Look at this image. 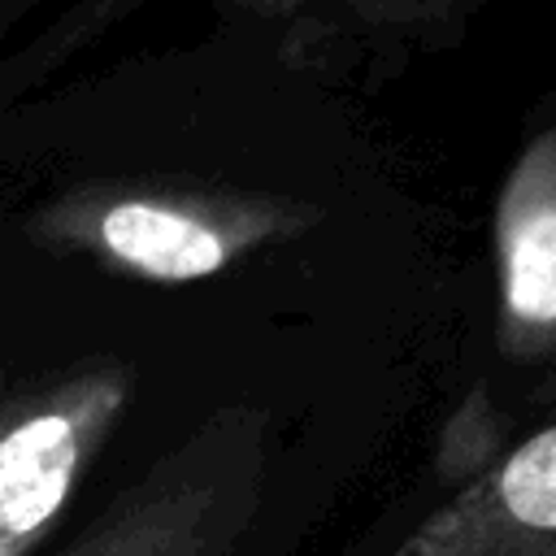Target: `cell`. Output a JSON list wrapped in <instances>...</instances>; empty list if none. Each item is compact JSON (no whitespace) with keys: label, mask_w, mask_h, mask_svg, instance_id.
<instances>
[{"label":"cell","mask_w":556,"mask_h":556,"mask_svg":"<svg viewBox=\"0 0 556 556\" xmlns=\"http://www.w3.org/2000/svg\"><path fill=\"white\" fill-rule=\"evenodd\" d=\"M500 352L556 356V130L534 135L495 200Z\"/></svg>","instance_id":"5b68a950"},{"label":"cell","mask_w":556,"mask_h":556,"mask_svg":"<svg viewBox=\"0 0 556 556\" xmlns=\"http://www.w3.org/2000/svg\"><path fill=\"white\" fill-rule=\"evenodd\" d=\"M304 217V204L274 195L100 182L48 204L35 230L52 248L91 252L148 282H200L239 256L295 235Z\"/></svg>","instance_id":"6da1fadb"},{"label":"cell","mask_w":556,"mask_h":556,"mask_svg":"<svg viewBox=\"0 0 556 556\" xmlns=\"http://www.w3.org/2000/svg\"><path fill=\"white\" fill-rule=\"evenodd\" d=\"M130 369L96 361L0 404V556H30L130 404Z\"/></svg>","instance_id":"3957f363"},{"label":"cell","mask_w":556,"mask_h":556,"mask_svg":"<svg viewBox=\"0 0 556 556\" xmlns=\"http://www.w3.org/2000/svg\"><path fill=\"white\" fill-rule=\"evenodd\" d=\"M261 482L252 413H217L126 486L61 556H235Z\"/></svg>","instance_id":"7a4b0ae2"},{"label":"cell","mask_w":556,"mask_h":556,"mask_svg":"<svg viewBox=\"0 0 556 556\" xmlns=\"http://www.w3.org/2000/svg\"><path fill=\"white\" fill-rule=\"evenodd\" d=\"M391 556H556V421L495 456Z\"/></svg>","instance_id":"277c9868"}]
</instances>
